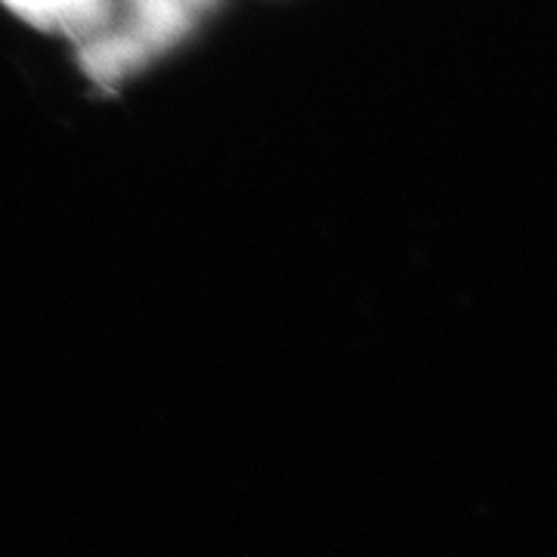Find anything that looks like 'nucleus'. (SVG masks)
I'll return each mask as SVG.
<instances>
[{
	"mask_svg": "<svg viewBox=\"0 0 557 557\" xmlns=\"http://www.w3.org/2000/svg\"><path fill=\"white\" fill-rule=\"evenodd\" d=\"M20 13L35 16L44 25H65V28H94L106 20L100 0H7Z\"/></svg>",
	"mask_w": 557,
	"mask_h": 557,
	"instance_id": "1",
	"label": "nucleus"
}]
</instances>
